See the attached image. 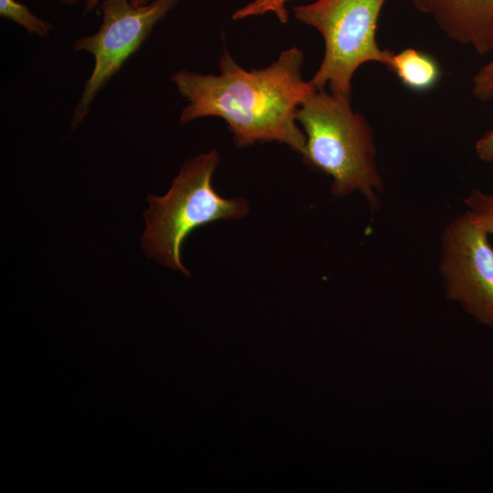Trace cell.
I'll return each instance as SVG.
<instances>
[{"label":"cell","mask_w":493,"mask_h":493,"mask_svg":"<svg viewBox=\"0 0 493 493\" xmlns=\"http://www.w3.org/2000/svg\"><path fill=\"white\" fill-rule=\"evenodd\" d=\"M0 16L20 25L29 34L46 37L52 30L49 22L37 16L26 5L16 0H0Z\"/></svg>","instance_id":"obj_9"},{"label":"cell","mask_w":493,"mask_h":493,"mask_svg":"<svg viewBox=\"0 0 493 493\" xmlns=\"http://www.w3.org/2000/svg\"><path fill=\"white\" fill-rule=\"evenodd\" d=\"M101 0H86L84 2L85 4V12H90L92 11L100 3ZM153 0H131V3L135 6L140 5H145L149 3H151Z\"/></svg>","instance_id":"obj_14"},{"label":"cell","mask_w":493,"mask_h":493,"mask_svg":"<svg viewBox=\"0 0 493 493\" xmlns=\"http://www.w3.org/2000/svg\"><path fill=\"white\" fill-rule=\"evenodd\" d=\"M386 0H314L293 6L297 20L314 27L324 41L323 58L309 80L317 89L351 95L354 73L363 64L387 67L393 52L376 40Z\"/></svg>","instance_id":"obj_4"},{"label":"cell","mask_w":493,"mask_h":493,"mask_svg":"<svg viewBox=\"0 0 493 493\" xmlns=\"http://www.w3.org/2000/svg\"><path fill=\"white\" fill-rule=\"evenodd\" d=\"M351 96L315 89L299 106L297 121L306 136L303 161L331 177L334 197L360 193L378 206L383 180L376 163L372 129L351 104Z\"/></svg>","instance_id":"obj_2"},{"label":"cell","mask_w":493,"mask_h":493,"mask_svg":"<svg viewBox=\"0 0 493 493\" xmlns=\"http://www.w3.org/2000/svg\"><path fill=\"white\" fill-rule=\"evenodd\" d=\"M475 152L481 161L493 163V128L477 141Z\"/></svg>","instance_id":"obj_13"},{"label":"cell","mask_w":493,"mask_h":493,"mask_svg":"<svg viewBox=\"0 0 493 493\" xmlns=\"http://www.w3.org/2000/svg\"><path fill=\"white\" fill-rule=\"evenodd\" d=\"M289 0H254L246 5L237 9L233 15V20H240L251 16L273 12L281 23H287L288 14L285 4Z\"/></svg>","instance_id":"obj_11"},{"label":"cell","mask_w":493,"mask_h":493,"mask_svg":"<svg viewBox=\"0 0 493 493\" xmlns=\"http://www.w3.org/2000/svg\"><path fill=\"white\" fill-rule=\"evenodd\" d=\"M452 40L480 56L493 51V0H411Z\"/></svg>","instance_id":"obj_7"},{"label":"cell","mask_w":493,"mask_h":493,"mask_svg":"<svg viewBox=\"0 0 493 493\" xmlns=\"http://www.w3.org/2000/svg\"><path fill=\"white\" fill-rule=\"evenodd\" d=\"M466 211L477 226L487 234L493 236V194H485L472 189L464 198Z\"/></svg>","instance_id":"obj_10"},{"label":"cell","mask_w":493,"mask_h":493,"mask_svg":"<svg viewBox=\"0 0 493 493\" xmlns=\"http://www.w3.org/2000/svg\"><path fill=\"white\" fill-rule=\"evenodd\" d=\"M180 0H153L135 6L131 0H101L102 23L92 35L76 39L74 51L94 57V67L85 81L79 100L72 114L70 126L76 128L89 114L99 92L136 53L154 26L171 12Z\"/></svg>","instance_id":"obj_5"},{"label":"cell","mask_w":493,"mask_h":493,"mask_svg":"<svg viewBox=\"0 0 493 493\" xmlns=\"http://www.w3.org/2000/svg\"><path fill=\"white\" fill-rule=\"evenodd\" d=\"M55 1H58L59 3H62V4H65V5H78L81 2H85L86 0H55Z\"/></svg>","instance_id":"obj_15"},{"label":"cell","mask_w":493,"mask_h":493,"mask_svg":"<svg viewBox=\"0 0 493 493\" xmlns=\"http://www.w3.org/2000/svg\"><path fill=\"white\" fill-rule=\"evenodd\" d=\"M386 68L405 88L416 92L433 89L442 74L438 62L431 55L413 47L393 52Z\"/></svg>","instance_id":"obj_8"},{"label":"cell","mask_w":493,"mask_h":493,"mask_svg":"<svg viewBox=\"0 0 493 493\" xmlns=\"http://www.w3.org/2000/svg\"><path fill=\"white\" fill-rule=\"evenodd\" d=\"M303 63V51L293 47L265 68L246 69L225 49L218 75L177 70L171 80L187 101L179 122L219 117L238 148L276 142L301 155L306 136L297 111L316 89L302 77Z\"/></svg>","instance_id":"obj_1"},{"label":"cell","mask_w":493,"mask_h":493,"mask_svg":"<svg viewBox=\"0 0 493 493\" xmlns=\"http://www.w3.org/2000/svg\"><path fill=\"white\" fill-rule=\"evenodd\" d=\"M439 273L446 298L493 330V248L467 212L442 233Z\"/></svg>","instance_id":"obj_6"},{"label":"cell","mask_w":493,"mask_h":493,"mask_svg":"<svg viewBox=\"0 0 493 493\" xmlns=\"http://www.w3.org/2000/svg\"><path fill=\"white\" fill-rule=\"evenodd\" d=\"M220 160L216 149L188 159L166 194L147 196L143 249L148 257L187 277L181 254L189 234L214 221L241 219L249 212L245 198H224L214 189L212 178Z\"/></svg>","instance_id":"obj_3"},{"label":"cell","mask_w":493,"mask_h":493,"mask_svg":"<svg viewBox=\"0 0 493 493\" xmlns=\"http://www.w3.org/2000/svg\"><path fill=\"white\" fill-rule=\"evenodd\" d=\"M471 91L481 101L493 100V58L475 74Z\"/></svg>","instance_id":"obj_12"}]
</instances>
